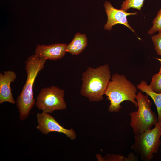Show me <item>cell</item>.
I'll use <instances>...</instances> for the list:
<instances>
[{
    "instance_id": "obj_13",
    "label": "cell",
    "mask_w": 161,
    "mask_h": 161,
    "mask_svg": "<svg viewBox=\"0 0 161 161\" xmlns=\"http://www.w3.org/2000/svg\"><path fill=\"white\" fill-rule=\"evenodd\" d=\"M145 0H125L121 5L120 9L127 11L131 8L141 10Z\"/></svg>"
},
{
    "instance_id": "obj_3",
    "label": "cell",
    "mask_w": 161,
    "mask_h": 161,
    "mask_svg": "<svg viewBox=\"0 0 161 161\" xmlns=\"http://www.w3.org/2000/svg\"><path fill=\"white\" fill-rule=\"evenodd\" d=\"M111 79L104 93L110 101L108 111L118 112L122 108L121 103L125 101L131 102L137 108L136 86L124 75L117 73L114 74Z\"/></svg>"
},
{
    "instance_id": "obj_9",
    "label": "cell",
    "mask_w": 161,
    "mask_h": 161,
    "mask_svg": "<svg viewBox=\"0 0 161 161\" xmlns=\"http://www.w3.org/2000/svg\"><path fill=\"white\" fill-rule=\"evenodd\" d=\"M67 45L64 43H55L49 45L38 44L35 53L46 60H56L63 58L66 52Z\"/></svg>"
},
{
    "instance_id": "obj_14",
    "label": "cell",
    "mask_w": 161,
    "mask_h": 161,
    "mask_svg": "<svg viewBox=\"0 0 161 161\" xmlns=\"http://www.w3.org/2000/svg\"><path fill=\"white\" fill-rule=\"evenodd\" d=\"M153 25L148 32L150 35L153 34L158 31L161 32V8L157 13L155 18L152 21Z\"/></svg>"
},
{
    "instance_id": "obj_8",
    "label": "cell",
    "mask_w": 161,
    "mask_h": 161,
    "mask_svg": "<svg viewBox=\"0 0 161 161\" xmlns=\"http://www.w3.org/2000/svg\"><path fill=\"white\" fill-rule=\"evenodd\" d=\"M104 7L107 16V22L104 26L105 30L110 31L113 26L120 24L126 26L133 32L135 33V30L129 24L127 17L131 15L137 14V12L129 13L121 9L115 8L110 2L108 1L105 2Z\"/></svg>"
},
{
    "instance_id": "obj_11",
    "label": "cell",
    "mask_w": 161,
    "mask_h": 161,
    "mask_svg": "<svg viewBox=\"0 0 161 161\" xmlns=\"http://www.w3.org/2000/svg\"><path fill=\"white\" fill-rule=\"evenodd\" d=\"M88 44L86 35L77 33L71 42L67 46L66 52L73 55L80 54Z\"/></svg>"
},
{
    "instance_id": "obj_7",
    "label": "cell",
    "mask_w": 161,
    "mask_h": 161,
    "mask_svg": "<svg viewBox=\"0 0 161 161\" xmlns=\"http://www.w3.org/2000/svg\"><path fill=\"white\" fill-rule=\"evenodd\" d=\"M38 125L36 128L43 134H47L52 132H56L65 134L71 140L76 139V135L73 129H67L61 125L52 116L42 112L37 114Z\"/></svg>"
},
{
    "instance_id": "obj_6",
    "label": "cell",
    "mask_w": 161,
    "mask_h": 161,
    "mask_svg": "<svg viewBox=\"0 0 161 161\" xmlns=\"http://www.w3.org/2000/svg\"><path fill=\"white\" fill-rule=\"evenodd\" d=\"M64 95V90L55 86L44 87L36 98V105L42 112L48 114L56 110H64L66 105Z\"/></svg>"
},
{
    "instance_id": "obj_5",
    "label": "cell",
    "mask_w": 161,
    "mask_h": 161,
    "mask_svg": "<svg viewBox=\"0 0 161 161\" xmlns=\"http://www.w3.org/2000/svg\"><path fill=\"white\" fill-rule=\"evenodd\" d=\"M161 122L153 129L134 135V142L131 148L143 161H150L157 153L161 145Z\"/></svg>"
},
{
    "instance_id": "obj_1",
    "label": "cell",
    "mask_w": 161,
    "mask_h": 161,
    "mask_svg": "<svg viewBox=\"0 0 161 161\" xmlns=\"http://www.w3.org/2000/svg\"><path fill=\"white\" fill-rule=\"evenodd\" d=\"M46 60L35 53L29 56L25 62L27 80L16 102L21 121L28 117L30 110L36 103L33 96V83L37 75L44 68Z\"/></svg>"
},
{
    "instance_id": "obj_12",
    "label": "cell",
    "mask_w": 161,
    "mask_h": 161,
    "mask_svg": "<svg viewBox=\"0 0 161 161\" xmlns=\"http://www.w3.org/2000/svg\"><path fill=\"white\" fill-rule=\"evenodd\" d=\"M137 87L152 99L157 110L158 122H161V93H157L153 91L144 80H142L140 83L137 85Z\"/></svg>"
},
{
    "instance_id": "obj_16",
    "label": "cell",
    "mask_w": 161,
    "mask_h": 161,
    "mask_svg": "<svg viewBox=\"0 0 161 161\" xmlns=\"http://www.w3.org/2000/svg\"><path fill=\"white\" fill-rule=\"evenodd\" d=\"M151 39L157 54L161 56V32L152 36Z\"/></svg>"
},
{
    "instance_id": "obj_4",
    "label": "cell",
    "mask_w": 161,
    "mask_h": 161,
    "mask_svg": "<svg viewBox=\"0 0 161 161\" xmlns=\"http://www.w3.org/2000/svg\"><path fill=\"white\" fill-rule=\"evenodd\" d=\"M148 96L139 91L136 98L138 109L130 114V126L134 135L140 134L152 129L153 126H155L158 123L156 114L151 109L152 103Z\"/></svg>"
},
{
    "instance_id": "obj_10",
    "label": "cell",
    "mask_w": 161,
    "mask_h": 161,
    "mask_svg": "<svg viewBox=\"0 0 161 161\" xmlns=\"http://www.w3.org/2000/svg\"><path fill=\"white\" fill-rule=\"evenodd\" d=\"M3 73H0V104L6 102L15 104L16 102L12 96L10 83L14 81L16 74L11 70L4 71Z\"/></svg>"
},
{
    "instance_id": "obj_2",
    "label": "cell",
    "mask_w": 161,
    "mask_h": 161,
    "mask_svg": "<svg viewBox=\"0 0 161 161\" xmlns=\"http://www.w3.org/2000/svg\"><path fill=\"white\" fill-rule=\"evenodd\" d=\"M111 78L108 64L95 68H88L82 74L80 94L91 101L99 102L103 99V95Z\"/></svg>"
},
{
    "instance_id": "obj_15",
    "label": "cell",
    "mask_w": 161,
    "mask_h": 161,
    "mask_svg": "<svg viewBox=\"0 0 161 161\" xmlns=\"http://www.w3.org/2000/svg\"><path fill=\"white\" fill-rule=\"evenodd\" d=\"M148 86L154 92L161 93V74L159 72L155 74L152 76L151 81Z\"/></svg>"
},
{
    "instance_id": "obj_18",
    "label": "cell",
    "mask_w": 161,
    "mask_h": 161,
    "mask_svg": "<svg viewBox=\"0 0 161 161\" xmlns=\"http://www.w3.org/2000/svg\"><path fill=\"white\" fill-rule=\"evenodd\" d=\"M157 59L160 61V69H159V72H158L161 74V59L158 58Z\"/></svg>"
},
{
    "instance_id": "obj_17",
    "label": "cell",
    "mask_w": 161,
    "mask_h": 161,
    "mask_svg": "<svg viewBox=\"0 0 161 161\" xmlns=\"http://www.w3.org/2000/svg\"><path fill=\"white\" fill-rule=\"evenodd\" d=\"M103 160L106 161H130V157L128 155L127 157H126L120 155L108 154L105 156Z\"/></svg>"
}]
</instances>
